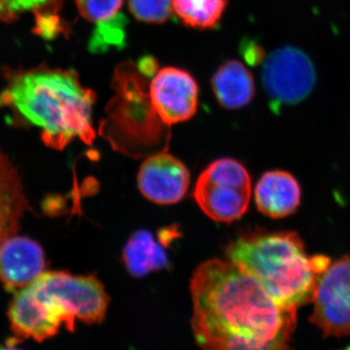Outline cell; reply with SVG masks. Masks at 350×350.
<instances>
[{"label": "cell", "instance_id": "obj_1", "mask_svg": "<svg viewBox=\"0 0 350 350\" xmlns=\"http://www.w3.org/2000/svg\"><path fill=\"white\" fill-rule=\"evenodd\" d=\"M191 294L193 329L202 350H291L297 310L283 308L234 262L200 265Z\"/></svg>", "mask_w": 350, "mask_h": 350}, {"label": "cell", "instance_id": "obj_2", "mask_svg": "<svg viewBox=\"0 0 350 350\" xmlns=\"http://www.w3.org/2000/svg\"><path fill=\"white\" fill-rule=\"evenodd\" d=\"M94 92L72 70L38 68L16 76L0 94V105H11L42 131L44 144L64 149L75 138L91 144L96 137L92 111Z\"/></svg>", "mask_w": 350, "mask_h": 350}, {"label": "cell", "instance_id": "obj_3", "mask_svg": "<svg viewBox=\"0 0 350 350\" xmlns=\"http://www.w3.org/2000/svg\"><path fill=\"white\" fill-rule=\"evenodd\" d=\"M227 256L280 306L294 310L312 301L317 280L331 262L327 257L308 256L294 232L245 234L228 246Z\"/></svg>", "mask_w": 350, "mask_h": 350}, {"label": "cell", "instance_id": "obj_4", "mask_svg": "<svg viewBox=\"0 0 350 350\" xmlns=\"http://www.w3.org/2000/svg\"><path fill=\"white\" fill-rule=\"evenodd\" d=\"M46 313L59 325L75 330V320L100 323L107 314L108 295L93 275H72L64 271L44 273L27 286Z\"/></svg>", "mask_w": 350, "mask_h": 350}, {"label": "cell", "instance_id": "obj_5", "mask_svg": "<svg viewBox=\"0 0 350 350\" xmlns=\"http://www.w3.org/2000/svg\"><path fill=\"white\" fill-rule=\"evenodd\" d=\"M194 197L200 209L213 220L224 223L238 220L250 206V175L238 161L220 159L200 175Z\"/></svg>", "mask_w": 350, "mask_h": 350}, {"label": "cell", "instance_id": "obj_6", "mask_svg": "<svg viewBox=\"0 0 350 350\" xmlns=\"http://www.w3.org/2000/svg\"><path fill=\"white\" fill-rule=\"evenodd\" d=\"M262 82L271 101L278 105H294L312 93L317 71L303 51L282 47L265 59Z\"/></svg>", "mask_w": 350, "mask_h": 350}, {"label": "cell", "instance_id": "obj_7", "mask_svg": "<svg viewBox=\"0 0 350 350\" xmlns=\"http://www.w3.org/2000/svg\"><path fill=\"white\" fill-rule=\"evenodd\" d=\"M312 319L327 335H350V255L330 262L315 285Z\"/></svg>", "mask_w": 350, "mask_h": 350}, {"label": "cell", "instance_id": "obj_8", "mask_svg": "<svg viewBox=\"0 0 350 350\" xmlns=\"http://www.w3.org/2000/svg\"><path fill=\"white\" fill-rule=\"evenodd\" d=\"M198 85L186 71L160 69L149 84L151 107L163 125H174L192 118L197 112Z\"/></svg>", "mask_w": 350, "mask_h": 350}, {"label": "cell", "instance_id": "obj_9", "mask_svg": "<svg viewBox=\"0 0 350 350\" xmlns=\"http://www.w3.org/2000/svg\"><path fill=\"white\" fill-rule=\"evenodd\" d=\"M137 182L147 200L159 204H174L180 202L187 192L190 174L181 161L162 152L144 161Z\"/></svg>", "mask_w": 350, "mask_h": 350}, {"label": "cell", "instance_id": "obj_10", "mask_svg": "<svg viewBox=\"0 0 350 350\" xmlns=\"http://www.w3.org/2000/svg\"><path fill=\"white\" fill-rule=\"evenodd\" d=\"M45 259L38 243L12 236L0 245V280L9 291L17 293L44 273Z\"/></svg>", "mask_w": 350, "mask_h": 350}, {"label": "cell", "instance_id": "obj_11", "mask_svg": "<svg viewBox=\"0 0 350 350\" xmlns=\"http://www.w3.org/2000/svg\"><path fill=\"white\" fill-rule=\"evenodd\" d=\"M124 0H75L80 15L94 24L90 42L93 52L124 46L126 19L121 13Z\"/></svg>", "mask_w": 350, "mask_h": 350}, {"label": "cell", "instance_id": "obj_12", "mask_svg": "<svg viewBox=\"0 0 350 350\" xmlns=\"http://www.w3.org/2000/svg\"><path fill=\"white\" fill-rule=\"evenodd\" d=\"M301 198L298 180L283 170H271L262 174L255 188L258 209L269 218H284L296 213Z\"/></svg>", "mask_w": 350, "mask_h": 350}, {"label": "cell", "instance_id": "obj_13", "mask_svg": "<svg viewBox=\"0 0 350 350\" xmlns=\"http://www.w3.org/2000/svg\"><path fill=\"white\" fill-rule=\"evenodd\" d=\"M29 208L17 170L0 151V245L14 236Z\"/></svg>", "mask_w": 350, "mask_h": 350}, {"label": "cell", "instance_id": "obj_14", "mask_svg": "<svg viewBox=\"0 0 350 350\" xmlns=\"http://www.w3.org/2000/svg\"><path fill=\"white\" fill-rule=\"evenodd\" d=\"M213 93L221 107L239 109L250 105L255 96L252 73L237 59L226 62L211 79Z\"/></svg>", "mask_w": 350, "mask_h": 350}, {"label": "cell", "instance_id": "obj_15", "mask_svg": "<svg viewBox=\"0 0 350 350\" xmlns=\"http://www.w3.org/2000/svg\"><path fill=\"white\" fill-rule=\"evenodd\" d=\"M124 260L131 275L144 276L169 265L167 251L148 231L135 232L124 250Z\"/></svg>", "mask_w": 350, "mask_h": 350}, {"label": "cell", "instance_id": "obj_16", "mask_svg": "<svg viewBox=\"0 0 350 350\" xmlns=\"http://www.w3.org/2000/svg\"><path fill=\"white\" fill-rule=\"evenodd\" d=\"M172 8L186 25L213 29L220 22L227 0H172Z\"/></svg>", "mask_w": 350, "mask_h": 350}, {"label": "cell", "instance_id": "obj_17", "mask_svg": "<svg viewBox=\"0 0 350 350\" xmlns=\"http://www.w3.org/2000/svg\"><path fill=\"white\" fill-rule=\"evenodd\" d=\"M129 7L135 19L146 24H163L172 15V0H129Z\"/></svg>", "mask_w": 350, "mask_h": 350}, {"label": "cell", "instance_id": "obj_18", "mask_svg": "<svg viewBox=\"0 0 350 350\" xmlns=\"http://www.w3.org/2000/svg\"><path fill=\"white\" fill-rule=\"evenodd\" d=\"M53 0H0V21L10 23L27 11H39L45 8Z\"/></svg>", "mask_w": 350, "mask_h": 350}, {"label": "cell", "instance_id": "obj_19", "mask_svg": "<svg viewBox=\"0 0 350 350\" xmlns=\"http://www.w3.org/2000/svg\"><path fill=\"white\" fill-rule=\"evenodd\" d=\"M243 56L250 64L262 63L265 61V53L261 46L255 43H247L243 46Z\"/></svg>", "mask_w": 350, "mask_h": 350}, {"label": "cell", "instance_id": "obj_20", "mask_svg": "<svg viewBox=\"0 0 350 350\" xmlns=\"http://www.w3.org/2000/svg\"><path fill=\"white\" fill-rule=\"evenodd\" d=\"M13 345V344H8L6 347H1L0 350H21L17 349V347H14Z\"/></svg>", "mask_w": 350, "mask_h": 350}, {"label": "cell", "instance_id": "obj_21", "mask_svg": "<svg viewBox=\"0 0 350 350\" xmlns=\"http://www.w3.org/2000/svg\"><path fill=\"white\" fill-rule=\"evenodd\" d=\"M344 350H350V347H347V349H345Z\"/></svg>", "mask_w": 350, "mask_h": 350}]
</instances>
